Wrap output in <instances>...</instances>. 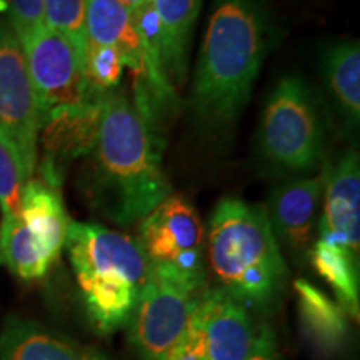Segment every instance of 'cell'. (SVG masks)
Instances as JSON below:
<instances>
[{
    "instance_id": "obj_26",
    "label": "cell",
    "mask_w": 360,
    "mask_h": 360,
    "mask_svg": "<svg viewBox=\"0 0 360 360\" xmlns=\"http://www.w3.org/2000/svg\"><path fill=\"white\" fill-rule=\"evenodd\" d=\"M249 360H282V355L278 352L277 335L267 322L259 323Z\"/></svg>"
},
{
    "instance_id": "obj_25",
    "label": "cell",
    "mask_w": 360,
    "mask_h": 360,
    "mask_svg": "<svg viewBox=\"0 0 360 360\" xmlns=\"http://www.w3.org/2000/svg\"><path fill=\"white\" fill-rule=\"evenodd\" d=\"M162 360H202V334L197 312L180 339Z\"/></svg>"
},
{
    "instance_id": "obj_11",
    "label": "cell",
    "mask_w": 360,
    "mask_h": 360,
    "mask_svg": "<svg viewBox=\"0 0 360 360\" xmlns=\"http://www.w3.org/2000/svg\"><path fill=\"white\" fill-rule=\"evenodd\" d=\"M202 360H249L259 323L233 297L207 287L197 307Z\"/></svg>"
},
{
    "instance_id": "obj_9",
    "label": "cell",
    "mask_w": 360,
    "mask_h": 360,
    "mask_svg": "<svg viewBox=\"0 0 360 360\" xmlns=\"http://www.w3.org/2000/svg\"><path fill=\"white\" fill-rule=\"evenodd\" d=\"M40 117L85 101L84 53L47 25L20 39ZM42 127V125H40Z\"/></svg>"
},
{
    "instance_id": "obj_4",
    "label": "cell",
    "mask_w": 360,
    "mask_h": 360,
    "mask_svg": "<svg viewBox=\"0 0 360 360\" xmlns=\"http://www.w3.org/2000/svg\"><path fill=\"white\" fill-rule=\"evenodd\" d=\"M65 249L98 334L110 335L127 327L150 274L139 238L70 220Z\"/></svg>"
},
{
    "instance_id": "obj_21",
    "label": "cell",
    "mask_w": 360,
    "mask_h": 360,
    "mask_svg": "<svg viewBox=\"0 0 360 360\" xmlns=\"http://www.w3.org/2000/svg\"><path fill=\"white\" fill-rule=\"evenodd\" d=\"M124 72V62L115 49L87 42L84 51L85 101L101 102L117 90Z\"/></svg>"
},
{
    "instance_id": "obj_23",
    "label": "cell",
    "mask_w": 360,
    "mask_h": 360,
    "mask_svg": "<svg viewBox=\"0 0 360 360\" xmlns=\"http://www.w3.org/2000/svg\"><path fill=\"white\" fill-rule=\"evenodd\" d=\"M24 186L25 180L22 177L19 165L8 152V148L0 142V210H2V219H12L19 215Z\"/></svg>"
},
{
    "instance_id": "obj_16",
    "label": "cell",
    "mask_w": 360,
    "mask_h": 360,
    "mask_svg": "<svg viewBox=\"0 0 360 360\" xmlns=\"http://www.w3.org/2000/svg\"><path fill=\"white\" fill-rule=\"evenodd\" d=\"M85 37L87 42L115 49L124 67L146 79L147 58L141 35L132 15L119 0H87L85 6Z\"/></svg>"
},
{
    "instance_id": "obj_24",
    "label": "cell",
    "mask_w": 360,
    "mask_h": 360,
    "mask_svg": "<svg viewBox=\"0 0 360 360\" xmlns=\"http://www.w3.org/2000/svg\"><path fill=\"white\" fill-rule=\"evenodd\" d=\"M7 22L19 40L45 25L44 0H7Z\"/></svg>"
},
{
    "instance_id": "obj_13",
    "label": "cell",
    "mask_w": 360,
    "mask_h": 360,
    "mask_svg": "<svg viewBox=\"0 0 360 360\" xmlns=\"http://www.w3.org/2000/svg\"><path fill=\"white\" fill-rule=\"evenodd\" d=\"M19 222L30 244L53 267L65 249L70 224L57 182L45 177L27 180Z\"/></svg>"
},
{
    "instance_id": "obj_2",
    "label": "cell",
    "mask_w": 360,
    "mask_h": 360,
    "mask_svg": "<svg viewBox=\"0 0 360 360\" xmlns=\"http://www.w3.org/2000/svg\"><path fill=\"white\" fill-rule=\"evenodd\" d=\"M272 40L267 0H214L192 92L193 112L204 127L220 132L236 124Z\"/></svg>"
},
{
    "instance_id": "obj_15",
    "label": "cell",
    "mask_w": 360,
    "mask_h": 360,
    "mask_svg": "<svg viewBox=\"0 0 360 360\" xmlns=\"http://www.w3.org/2000/svg\"><path fill=\"white\" fill-rule=\"evenodd\" d=\"M101 102H82L49 112L42 119V142L49 154L47 167L56 170L57 160L90 155L97 141Z\"/></svg>"
},
{
    "instance_id": "obj_3",
    "label": "cell",
    "mask_w": 360,
    "mask_h": 360,
    "mask_svg": "<svg viewBox=\"0 0 360 360\" xmlns=\"http://www.w3.org/2000/svg\"><path fill=\"white\" fill-rule=\"evenodd\" d=\"M205 249L215 287L250 312L272 314L278 307L289 269L265 205L220 200L210 215Z\"/></svg>"
},
{
    "instance_id": "obj_27",
    "label": "cell",
    "mask_w": 360,
    "mask_h": 360,
    "mask_svg": "<svg viewBox=\"0 0 360 360\" xmlns=\"http://www.w3.org/2000/svg\"><path fill=\"white\" fill-rule=\"evenodd\" d=\"M132 15V20L139 32L148 29L157 22V15L152 0H119Z\"/></svg>"
},
{
    "instance_id": "obj_28",
    "label": "cell",
    "mask_w": 360,
    "mask_h": 360,
    "mask_svg": "<svg viewBox=\"0 0 360 360\" xmlns=\"http://www.w3.org/2000/svg\"><path fill=\"white\" fill-rule=\"evenodd\" d=\"M0 262H2V260H0Z\"/></svg>"
},
{
    "instance_id": "obj_17",
    "label": "cell",
    "mask_w": 360,
    "mask_h": 360,
    "mask_svg": "<svg viewBox=\"0 0 360 360\" xmlns=\"http://www.w3.org/2000/svg\"><path fill=\"white\" fill-rule=\"evenodd\" d=\"M160 27L159 64L162 77L172 90L184 84L188 47L202 0H152Z\"/></svg>"
},
{
    "instance_id": "obj_6",
    "label": "cell",
    "mask_w": 360,
    "mask_h": 360,
    "mask_svg": "<svg viewBox=\"0 0 360 360\" xmlns=\"http://www.w3.org/2000/svg\"><path fill=\"white\" fill-rule=\"evenodd\" d=\"M209 285L169 270L150 269L129 322V340L141 360H162L180 339Z\"/></svg>"
},
{
    "instance_id": "obj_18",
    "label": "cell",
    "mask_w": 360,
    "mask_h": 360,
    "mask_svg": "<svg viewBox=\"0 0 360 360\" xmlns=\"http://www.w3.org/2000/svg\"><path fill=\"white\" fill-rule=\"evenodd\" d=\"M294 290L300 327L310 345L326 357L339 352L349 334L345 310L304 278L294 282Z\"/></svg>"
},
{
    "instance_id": "obj_22",
    "label": "cell",
    "mask_w": 360,
    "mask_h": 360,
    "mask_svg": "<svg viewBox=\"0 0 360 360\" xmlns=\"http://www.w3.org/2000/svg\"><path fill=\"white\" fill-rule=\"evenodd\" d=\"M87 0H44L45 25L70 40L84 53Z\"/></svg>"
},
{
    "instance_id": "obj_10",
    "label": "cell",
    "mask_w": 360,
    "mask_h": 360,
    "mask_svg": "<svg viewBox=\"0 0 360 360\" xmlns=\"http://www.w3.org/2000/svg\"><path fill=\"white\" fill-rule=\"evenodd\" d=\"M323 175L281 184L269 193L267 210L274 236L297 262L309 259L315 220L323 193Z\"/></svg>"
},
{
    "instance_id": "obj_5",
    "label": "cell",
    "mask_w": 360,
    "mask_h": 360,
    "mask_svg": "<svg viewBox=\"0 0 360 360\" xmlns=\"http://www.w3.org/2000/svg\"><path fill=\"white\" fill-rule=\"evenodd\" d=\"M260 159L278 174H305L321 164L326 124L317 98L305 80H278L262 112L259 127Z\"/></svg>"
},
{
    "instance_id": "obj_7",
    "label": "cell",
    "mask_w": 360,
    "mask_h": 360,
    "mask_svg": "<svg viewBox=\"0 0 360 360\" xmlns=\"http://www.w3.org/2000/svg\"><path fill=\"white\" fill-rule=\"evenodd\" d=\"M40 125L20 40L7 20H0V142L15 159L25 182L37 169Z\"/></svg>"
},
{
    "instance_id": "obj_1",
    "label": "cell",
    "mask_w": 360,
    "mask_h": 360,
    "mask_svg": "<svg viewBox=\"0 0 360 360\" xmlns=\"http://www.w3.org/2000/svg\"><path fill=\"white\" fill-rule=\"evenodd\" d=\"M157 120L139 96L107 94L87 177L90 204L112 222L132 225L172 193L162 167Z\"/></svg>"
},
{
    "instance_id": "obj_14",
    "label": "cell",
    "mask_w": 360,
    "mask_h": 360,
    "mask_svg": "<svg viewBox=\"0 0 360 360\" xmlns=\"http://www.w3.org/2000/svg\"><path fill=\"white\" fill-rule=\"evenodd\" d=\"M0 360H109L98 349L70 340L29 319H7L0 332Z\"/></svg>"
},
{
    "instance_id": "obj_12",
    "label": "cell",
    "mask_w": 360,
    "mask_h": 360,
    "mask_svg": "<svg viewBox=\"0 0 360 360\" xmlns=\"http://www.w3.org/2000/svg\"><path fill=\"white\" fill-rule=\"evenodd\" d=\"M322 217L319 236L359 257L360 247V162L349 150L323 175Z\"/></svg>"
},
{
    "instance_id": "obj_19",
    "label": "cell",
    "mask_w": 360,
    "mask_h": 360,
    "mask_svg": "<svg viewBox=\"0 0 360 360\" xmlns=\"http://www.w3.org/2000/svg\"><path fill=\"white\" fill-rule=\"evenodd\" d=\"M315 272L330 285L335 302L357 321L360 310L359 257L334 242L317 237L309 252Z\"/></svg>"
},
{
    "instance_id": "obj_20",
    "label": "cell",
    "mask_w": 360,
    "mask_h": 360,
    "mask_svg": "<svg viewBox=\"0 0 360 360\" xmlns=\"http://www.w3.org/2000/svg\"><path fill=\"white\" fill-rule=\"evenodd\" d=\"M327 89L349 127L360 120V47L359 40L332 45L323 57Z\"/></svg>"
},
{
    "instance_id": "obj_8",
    "label": "cell",
    "mask_w": 360,
    "mask_h": 360,
    "mask_svg": "<svg viewBox=\"0 0 360 360\" xmlns=\"http://www.w3.org/2000/svg\"><path fill=\"white\" fill-rule=\"evenodd\" d=\"M139 242L150 269L169 270L193 283L209 285L204 224L184 195L170 193L141 220Z\"/></svg>"
}]
</instances>
